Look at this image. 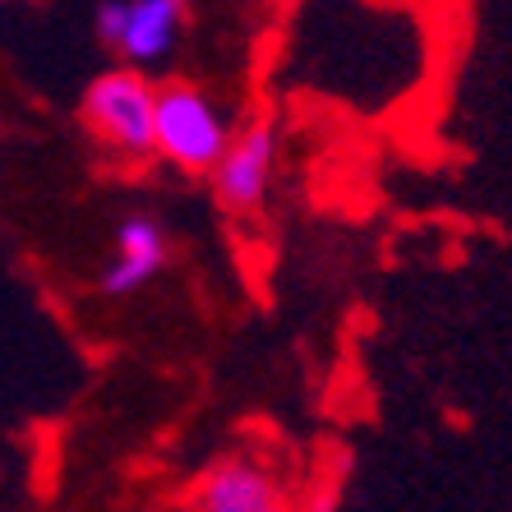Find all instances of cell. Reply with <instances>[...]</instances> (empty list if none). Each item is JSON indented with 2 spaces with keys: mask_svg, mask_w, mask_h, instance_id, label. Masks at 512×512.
Wrapping results in <instances>:
<instances>
[{
  "mask_svg": "<svg viewBox=\"0 0 512 512\" xmlns=\"http://www.w3.org/2000/svg\"><path fill=\"white\" fill-rule=\"evenodd\" d=\"M231 120L217 102L194 84H162L153 97V157H167L171 167L208 176L222 162L231 143Z\"/></svg>",
  "mask_w": 512,
  "mask_h": 512,
  "instance_id": "obj_1",
  "label": "cell"
},
{
  "mask_svg": "<svg viewBox=\"0 0 512 512\" xmlns=\"http://www.w3.org/2000/svg\"><path fill=\"white\" fill-rule=\"evenodd\" d=\"M153 97L157 84L148 74L107 70L88 84L79 116L93 130V139L120 162H148L153 157Z\"/></svg>",
  "mask_w": 512,
  "mask_h": 512,
  "instance_id": "obj_2",
  "label": "cell"
},
{
  "mask_svg": "<svg viewBox=\"0 0 512 512\" xmlns=\"http://www.w3.org/2000/svg\"><path fill=\"white\" fill-rule=\"evenodd\" d=\"M97 42L120 56V70H157L167 65L180 47L185 28V5L180 0H102L93 14Z\"/></svg>",
  "mask_w": 512,
  "mask_h": 512,
  "instance_id": "obj_3",
  "label": "cell"
},
{
  "mask_svg": "<svg viewBox=\"0 0 512 512\" xmlns=\"http://www.w3.org/2000/svg\"><path fill=\"white\" fill-rule=\"evenodd\" d=\"M273 167H277V120L273 116H254L245 130L231 134L227 153L208 171L213 194L227 213H254L273 185Z\"/></svg>",
  "mask_w": 512,
  "mask_h": 512,
  "instance_id": "obj_4",
  "label": "cell"
},
{
  "mask_svg": "<svg viewBox=\"0 0 512 512\" xmlns=\"http://www.w3.org/2000/svg\"><path fill=\"white\" fill-rule=\"evenodd\" d=\"M194 503H199V512H286L273 476L259 471L254 462H240V457L208 466Z\"/></svg>",
  "mask_w": 512,
  "mask_h": 512,
  "instance_id": "obj_6",
  "label": "cell"
},
{
  "mask_svg": "<svg viewBox=\"0 0 512 512\" xmlns=\"http://www.w3.org/2000/svg\"><path fill=\"white\" fill-rule=\"evenodd\" d=\"M167 268V231L153 217H125L116 227V259L102 268L107 296H134Z\"/></svg>",
  "mask_w": 512,
  "mask_h": 512,
  "instance_id": "obj_5",
  "label": "cell"
}]
</instances>
